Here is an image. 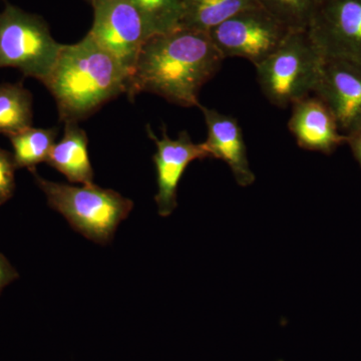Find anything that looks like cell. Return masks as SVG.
Masks as SVG:
<instances>
[{"label": "cell", "mask_w": 361, "mask_h": 361, "mask_svg": "<svg viewBox=\"0 0 361 361\" xmlns=\"http://www.w3.org/2000/svg\"><path fill=\"white\" fill-rule=\"evenodd\" d=\"M290 32L258 6L232 16L208 33L224 59H246L257 66L276 51Z\"/></svg>", "instance_id": "cell-6"}, {"label": "cell", "mask_w": 361, "mask_h": 361, "mask_svg": "<svg viewBox=\"0 0 361 361\" xmlns=\"http://www.w3.org/2000/svg\"><path fill=\"white\" fill-rule=\"evenodd\" d=\"M146 23L149 37L179 27L183 0H132Z\"/></svg>", "instance_id": "cell-17"}, {"label": "cell", "mask_w": 361, "mask_h": 361, "mask_svg": "<svg viewBox=\"0 0 361 361\" xmlns=\"http://www.w3.org/2000/svg\"><path fill=\"white\" fill-rule=\"evenodd\" d=\"M258 6L257 0H183L179 27L209 32L232 16Z\"/></svg>", "instance_id": "cell-14"}, {"label": "cell", "mask_w": 361, "mask_h": 361, "mask_svg": "<svg viewBox=\"0 0 361 361\" xmlns=\"http://www.w3.org/2000/svg\"><path fill=\"white\" fill-rule=\"evenodd\" d=\"M147 132L157 146V152L153 157L158 184L155 200L160 216L168 217L178 207V186L189 164L196 160L212 158V156L205 142L196 144L186 130L180 132L176 140L169 137L165 127L161 139L157 137L149 126Z\"/></svg>", "instance_id": "cell-9"}, {"label": "cell", "mask_w": 361, "mask_h": 361, "mask_svg": "<svg viewBox=\"0 0 361 361\" xmlns=\"http://www.w3.org/2000/svg\"><path fill=\"white\" fill-rule=\"evenodd\" d=\"M346 144L350 147L351 152L355 156V160L360 164L361 168V129L356 130L353 134L346 135Z\"/></svg>", "instance_id": "cell-21"}, {"label": "cell", "mask_w": 361, "mask_h": 361, "mask_svg": "<svg viewBox=\"0 0 361 361\" xmlns=\"http://www.w3.org/2000/svg\"><path fill=\"white\" fill-rule=\"evenodd\" d=\"M94 23L90 35L111 52L129 75L149 37L146 23L132 0H90Z\"/></svg>", "instance_id": "cell-8"}, {"label": "cell", "mask_w": 361, "mask_h": 361, "mask_svg": "<svg viewBox=\"0 0 361 361\" xmlns=\"http://www.w3.org/2000/svg\"><path fill=\"white\" fill-rule=\"evenodd\" d=\"M1 1L6 2V0H1Z\"/></svg>", "instance_id": "cell-22"}, {"label": "cell", "mask_w": 361, "mask_h": 361, "mask_svg": "<svg viewBox=\"0 0 361 361\" xmlns=\"http://www.w3.org/2000/svg\"><path fill=\"white\" fill-rule=\"evenodd\" d=\"M35 183L47 196L51 209L61 213L75 231L96 243L113 241L116 228L127 219L134 203L118 192L97 185L73 186L45 180L30 169Z\"/></svg>", "instance_id": "cell-3"}, {"label": "cell", "mask_w": 361, "mask_h": 361, "mask_svg": "<svg viewBox=\"0 0 361 361\" xmlns=\"http://www.w3.org/2000/svg\"><path fill=\"white\" fill-rule=\"evenodd\" d=\"M317 0H257L259 6L290 30H306Z\"/></svg>", "instance_id": "cell-18"}, {"label": "cell", "mask_w": 361, "mask_h": 361, "mask_svg": "<svg viewBox=\"0 0 361 361\" xmlns=\"http://www.w3.org/2000/svg\"><path fill=\"white\" fill-rule=\"evenodd\" d=\"M45 163L65 175L71 183L94 184L89 156V137L78 123H65L63 139L52 147Z\"/></svg>", "instance_id": "cell-13"}, {"label": "cell", "mask_w": 361, "mask_h": 361, "mask_svg": "<svg viewBox=\"0 0 361 361\" xmlns=\"http://www.w3.org/2000/svg\"><path fill=\"white\" fill-rule=\"evenodd\" d=\"M20 274L11 263L7 260L4 254L0 253V293L2 290L16 279H18Z\"/></svg>", "instance_id": "cell-20"}, {"label": "cell", "mask_w": 361, "mask_h": 361, "mask_svg": "<svg viewBox=\"0 0 361 361\" xmlns=\"http://www.w3.org/2000/svg\"><path fill=\"white\" fill-rule=\"evenodd\" d=\"M16 170L13 153L0 148V206L13 198Z\"/></svg>", "instance_id": "cell-19"}, {"label": "cell", "mask_w": 361, "mask_h": 361, "mask_svg": "<svg viewBox=\"0 0 361 361\" xmlns=\"http://www.w3.org/2000/svg\"><path fill=\"white\" fill-rule=\"evenodd\" d=\"M63 45L44 18L4 2L0 11V68H14L45 84Z\"/></svg>", "instance_id": "cell-5"}, {"label": "cell", "mask_w": 361, "mask_h": 361, "mask_svg": "<svg viewBox=\"0 0 361 361\" xmlns=\"http://www.w3.org/2000/svg\"><path fill=\"white\" fill-rule=\"evenodd\" d=\"M87 1H90V0H87Z\"/></svg>", "instance_id": "cell-23"}, {"label": "cell", "mask_w": 361, "mask_h": 361, "mask_svg": "<svg viewBox=\"0 0 361 361\" xmlns=\"http://www.w3.org/2000/svg\"><path fill=\"white\" fill-rule=\"evenodd\" d=\"M288 129L300 148L325 155L334 153L348 140L329 106L312 94L292 104Z\"/></svg>", "instance_id": "cell-11"}, {"label": "cell", "mask_w": 361, "mask_h": 361, "mask_svg": "<svg viewBox=\"0 0 361 361\" xmlns=\"http://www.w3.org/2000/svg\"><path fill=\"white\" fill-rule=\"evenodd\" d=\"M203 113L208 135L205 142L212 158L220 159L231 169L239 186L253 184L255 174L247 157L245 141L238 121L206 106H199Z\"/></svg>", "instance_id": "cell-12"}, {"label": "cell", "mask_w": 361, "mask_h": 361, "mask_svg": "<svg viewBox=\"0 0 361 361\" xmlns=\"http://www.w3.org/2000/svg\"><path fill=\"white\" fill-rule=\"evenodd\" d=\"M324 56L306 30H291L276 51L255 66L268 101L286 108L314 92Z\"/></svg>", "instance_id": "cell-4"}, {"label": "cell", "mask_w": 361, "mask_h": 361, "mask_svg": "<svg viewBox=\"0 0 361 361\" xmlns=\"http://www.w3.org/2000/svg\"><path fill=\"white\" fill-rule=\"evenodd\" d=\"M33 97L23 82L0 85V134L8 135L32 127Z\"/></svg>", "instance_id": "cell-15"}, {"label": "cell", "mask_w": 361, "mask_h": 361, "mask_svg": "<svg viewBox=\"0 0 361 361\" xmlns=\"http://www.w3.org/2000/svg\"><path fill=\"white\" fill-rule=\"evenodd\" d=\"M314 96L334 114L342 134L361 129V66L324 58Z\"/></svg>", "instance_id": "cell-10"}, {"label": "cell", "mask_w": 361, "mask_h": 361, "mask_svg": "<svg viewBox=\"0 0 361 361\" xmlns=\"http://www.w3.org/2000/svg\"><path fill=\"white\" fill-rule=\"evenodd\" d=\"M224 59L208 32L178 27L157 33L142 44L126 94L133 102L149 92L177 106L199 108V92Z\"/></svg>", "instance_id": "cell-1"}, {"label": "cell", "mask_w": 361, "mask_h": 361, "mask_svg": "<svg viewBox=\"0 0 361 361\" xmlns=\"http://www.w3.org/2000/svg\"><path fill=\"white\" fill-rule=\"evenodd\" d=\"M129 73L90 33L63 44L45 87L58 106L59 121L80 123L127 92Z\"/></svg>", "instance_id": "cell-2"}, {"label": "cell", "mask_w": 361, "mask_h": 361, "mask_svg": "<svg viewBox=\"0 0 361 361\" xmlns=\"http://www.w3.org/2000/svg\"><path fill=\"white\" fill-rule=\"evenodd\" d=\"M58 135V128L42 129L30 127L8 135L16 169L30 170L42 161H47Z\"/></svg>", "instance_id": "cell-16"}, {"label": "cell", "mask_w": 361, "mask_h": 361, "mask_svg": "<svg viewBox=\"0 0 361 361\" xmlns=\"http://www.w3.org/2000/svg\"><path fill=\"white\" fill-rule=\"evenodd\" d=\"M307 32L324 58L361 66V0H317Z\"/></svg>", "instance_id": "cell-7"}]
</instances>
